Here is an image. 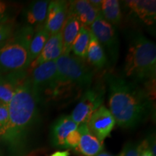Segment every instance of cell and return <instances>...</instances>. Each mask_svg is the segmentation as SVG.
Instances as JSON below:
<instances>
[{
    "label": "cell",
    "instance_id": "obj_1",
    "mask_svg": "<svg viewBox=\"0 0 156 156\" xmlns=\"http://www.w3.org/2000/svg\"><path fill=\"white\" fill-rule=\"evenodd\" d=\"M105 80L108 87V110L117 125L134 128L147 119L153 110V100L144 88L112 73H107Z\"/></svg>",
    "mask_w": 156,
    "mask_h": 156
},
{
    "label": "cell",
    "instance_id": "obj_2",
    "mask_svg": "<svg viewBox=\"0 0 156 156\" xmlns=\"http://www.w3.org/2000/svg\"><path fill=\"white\" fill-rule=\"evenodd\" d=\"M38 103L30 79L26 77L17 87L7 106L9 128L3 140L14 151L24 145L30 129L38 122Z\"/></svg>",
    "mask_w": 156,
    "mask_h": 156
},
{
    "label": "cell",
    "instance_id": "obj_3",
    "mask_svg": "<svg viewBox=\"0 0 156 156\" xmlns=\"http://www.w3.org/2000/svg\"><path fill=\"white\" fill-rule=\"evenodd\" d=\"M124 73L126 80L137 85L155 80V43L140 33H133L129 38Z\"/></svg>",
    "mask_w": 156,
    "mask_h": 156
},
{
    "label": "cell",
    "instance_id": "obj_4",
    "mask_svg": "<svg viewBox=\"0 0 156 156\" xmlns=\"http://www.w3.org/2000/svg\"><path fill=\"white\" fill-rule=\"evenodd\" d=\"M34 34V27L23 26L0 45V76L25 75L30 65V45Z\"/></svg>",
    "mask_w": 156,
    "mask_h": 156
},
{
    "label": "cell",
    "instance_id": "obj_5",
    "mask_svg": "<svg viewBox=\"0 0 156 156\" xmlns=\"http://www.w3.org/2000/svg\"><path fill=\"white\" fill-rule=\"evenodd\" d=\"M55 62L60 84L69 90L77 88L85 91L90 87L93 73L83 59L70 54H62Z\"/></svg>",
    "mask_w": 156,
    "mask_h": 156
},
{
    "label": "cell",
    "instance_id": "obj_6",
    "mask_svg": "<svg viewBox=\"0 0 156 156\" xmlns=\"http://www.w3.org/2000/svg\"><path fill=\"white\" fill-rule=\"evenodd\" d=\"M29 79L39 103L56 100L58 81L55 61L36 66Z\"/></svg>",
    "mask_w": 156,
    "mask_h": 156
},
{
    "label": "cell",
    "instance_id": "obj_7",
    "mask_svg": "<svg viewBox=\"0 0 156 156\" xmlns=\"http://www.w3.org/2000/svg\"><path fill=\"white\" fill-rule=\"evenodd\" d=\"M90 32L107 52L112 63H116L119 54V41L114 26L106 22L101 14L91 24Z\"/></svg>",
    "mask_w": 156,
    "mask_h": 156
},
{
    "label": "cell",
    "instance_id": "obj_8",
    "mask_svg": "<svg viewBox=\"0 0 156 156\" xmlns=\"http://www.w3.org/2000/svg\"><path fill=\"white\" fill-rule=\"evenodd\" d=\"M104 93L102 85L90 87L84 91L80 100L70 116L77 126L87 124L93 113L102 106Z\"/></svg>",
    "mask_w": 156,
    "mask_h": 156
},
{
    "label": "cell",
    "instance_id": "obj_9",
    "mask_svg": "<svg viewBox=\"0 0 156 156\" xmlns=\"http://www.w3.org/2000/svg\"><path fill=\"white\" fill-rule=\"evenodd\" d=\"M86 124L90 133L103 142L110 135L116 122L110 111L101 106L93 113Z\"/></svg>",
    "mask_w": 156,
    "mask_h": 156
},
{
    "label": "cell",
    "instance_id": "obj_10",
    "mask_svg": "<svg viewBox=\"0 0 156 156\" xmlns=\"http://www.w3.org/2000/svg\"><path fill=\"white\" fill-rule=\"evenodd\" d=\"M69 2L63 0L50 1L44 28L50 36L61 32L67 17Z\"/></svg>",
    "mask_w": 156,
    "mask_h": 156
},
{
    "label": "cell",
    "instance_id": "obj_11",
    "mask_svg": "<svg viewBox=\"0 0 156 156\" xmlns=\"http://www.w3.org/2000/svg\"><path fill=\"white\" fill-rule=\"evenodd\" d=\"M132 18L145 25H153L155 22L156 2L154 0H130L124 2Z\"/></svg>",
    "mask_w": 156,
    "mask_h": 156
},
{
    "label": "cell",
    "instance_id": "obj_12",
    "mask_svg": "<svg viewBox=\"0 0 156 156\" xmlns=\"http://www.w3.org/2000/svg\"><path fill=\"white\" fill-rule=\"evenodd\" d=\"M101 14L100 9L87 0H76L70 1L68 4V14L75 16L81 25L90 27Z\"/></svg>",
    "mask_w": 156,
    "mask_h": 156
},
{
    "label": "cell",
    "instance_id": "obj_13",
    "mask_svg": "<svg viewBox=\"0 0 156 156\" xmlns=\"http://www.w3.org/2000/svg\"><path fill=\"white\" fill-rule=\"evenodd\" d=\"M63 53V44H62V33L59 32L50 36L44 48L34 62L30 64V67L34 68L39 64L45 62L56 61Z\"/></svg>",
    "mask_w": 156,
    "mask_h": 156
},
{
    "label": "cell",
    "instance_id": "obj_14",
    "mask_svg": "<svg viewBox=\"0 0 156 156\" xmlns=\"http://www.w3.org/2000/svg\"><path fill=\"white\" fill-rule=\"evenodd\" d=\"M80 140L76 151L83 156H96L103 150V142L90 133L86 124L78 126Z\"/></svg>",
    "mask_w": 156,
    "mask_h": 156
},
{
    "label": "cell",
    "instance_id": "obj_15",
    "mask_svg": "<svg viewBox=\"0 0 156 156\" xmlns=\"http://www.w3.org/2000/svg\"><path fill=\"white\" fill-rule=\"evenodd\" d=\"M78 127L70 116H62L54 123L51 132V139L54 146L64 148L65 138L70 132Z\"/></svg>",
    "mask_w": 156,
    "mask_h": 156
},
{
    "label": "cell",
    "instance_id": "obj_16",
    "mask_svg": "<svg viewBox=\"0 0 156 156\" xmlns=\"http://www.w3.org/2000/svg\"><path fill=\"white\" fill-rule=\"evenodd\" d=\"M26 75L0 76V103L8 106L17 87L26 78Z\"/></svg>",
    "mask_w": 156,
    "mask_h": 156
},
{
    "label": "cell",
    "instance_id": "obj_17",
    "mask_svg": "<svg viewBox=\"0 0 156 156\" xmlns=\"http://www.w3.org/2000/svg\"><path fill=\"white\" fill-rule=\"evenodd\" d=\"M81 24L75 16L67 15V17L61 31L63 44L62 54H70L73 43L77 36Z\"/></svg>",
    "mask_w": 156,
    "mask_h": 156
},
{
    "label": "cell",
    "instance_id": "obj_18",
    "mask_svg": "<svg viewBox=\"0 0 156 156\" xmlns=\"http://www.w3.org/2000/svg\"><path fill=\"white\" fill-rule=\"evenodd\" d=\"M50 1L48 0H38L30 4L26 9L25 17L28 23L36 26H43L46 21L48 7Z\"/></svg>",
    "mask_w": 156,
    "mask_h": 156
},
{
    "label": "cell",
    "instance_id": "obj_19",
    "mask_svg": "<svg viewBox=\"0 0 156 156\" xmlns=\"http://www.w3.org/2000/svg\"><path fill=\"white\" fill-rule=\"evenodd\" d=\"M86 58L90 63L98 69H103L108 63V58L103 46L92 34L87 48Z\"/></svg>",
    "mask_w": 156,
    "mask_h": 156
},
{
    "label": "cell",
    "instance_id": "obj_20",
    "mask_svg": "<svg viewBox=\"0 0 156 156\" xmlns=\"http://www.w3.org/2000/svg\"><path fill=\"white\" fill-rule=\"evenodd\" d=\"M101 15L106 22L113 26L120 24L122 18L120 2L117 0H103Z\"/></svg>",
    "mask_w": 156,
    "mask_h": 156
},
{
    "label": "cell",
    "instance_id": "obj_21",
    "mask_svg": "<svg viewBox=\"0 0 156 156\" xmlns=\"http://www.w3.org/2000/svg\"><path fill=\"white\" fill-rule=\"evenodd\" d=\"M50 34L44 28V26L37 27L34 30V34L30 45V64L36 59L40 55L45 44L49 38Z\"/></svg>",
    "mask_w": 156,
    "mask_h": 156
},
{
    "label": "cell",
    "instance_id": "obj_22",
    "mask_svg": "<svg viewBox=\"0 0 156 156\" xmlns=\"http://www.w3.org/2000/svg\"><path fill=\"white\" fill-rule=\"evenodd\" d=\"M91 32L87 27L81 25L77 36L73 43L72 51L76 57L85 59L87 56V48L90 40Z\"/></svg>",
    "mask_w": 156,
    "mask_h": 156
},
{
    "label": "cell",
    "instance_id": "obj_23",
    "mask_svg": "<svg viewBox=\"0 0 156 156\" xmlns=\"http://www.w3.org/2000/svg\"><path fill=\"white\" fill-rule=\"evenodd\" d=\"M8 107L0 103V137L4 139L9 128Z\"/></svg>",
    "mask_w": 156,
    "mask_h": 156
},
{
    "label": "cell",
    "instance_id": "obj_24",
    "mask_svg": "<svg viewBox=\"0 0 156 156\" xmlns=\"http://www.w3.org/2000/svg\"><path fill=\"white\" fill-rule=\"evenodd\" d=\"M13 34V24L8 20L0 22V45L2 44Z\"/></svg>",
    "mask_w": 156,
    "mask_h": 156
},
{
    "label": "cell",
    "instance_id": "obj_25",
    "mask_svg": "<svg viewBox=\"0 0 156 156\" xmlns=\"http://www.w3.org/2000/svg\"><path fill=\"white\" fill-rule=\"evenodd\" d=\"M80 133L77 129L70 132L65 138L64 148H72L75 150L80 143Z\"/></svg>",
    "mask_w": 156,
    "mask_h": 156
},
{
    "label": "cell",
    "instance_id": "obj_26",
    "mask_svg": "<svg viewBox=\"0 0 156 156\" xmlns=\"http://www.w3.org/2000/svg\"><path fill=\"white\" fill-rule=\"evenodd\" d=\"M119 156H139V143L133 142H126Z\"/></svg>",
    "mask_w": 156,
    "mask_h": 156
},
{
    "label": "cell",
    "instance_id": "obj_27",
    "mask_svg": "<svg viewBox=\"0 0 156 156\" xmlns=\"http://www.w3.org/2000/svg\"><path fill=\"white\" fill-rule=\"evenodd\" d=\"M139 156H153L150 150L147 139L139 144Z\"/></svg>",
    "mask_w": 156,
    "mask_h": 156
},
{
    "label": "cell",
    "instance_id": "obj_28",
    "mask_svg": "<svg viewBox=\"0 0 156 156\" xmlns=\"http://www.w3.org/2000/svg\"><path fill=\"white\" fill-rule=\"evenodd\" d=\"M7 9V5L4 2L0 1V22L6 20L5 12Z\"/></svg>",
    "mask_w": 156,
    "mask_h": 156
},
{
    "label": "cell",
    "instance_id": "obj_29",
    "mask_svg": "<svg viewBox=\"0 0 156 156\" xmlns=\"http://www.w3.org/2000/svg\"><path fill=\"white\" fill-rule=\"evenodd\" d=\"M89 2H90L91 5L94 6L95 8H97L98 9H100L101 10V5H102L103 0H90V1Z\"/></svg>",
    "mask_w": 156,
    "mask_h": 156
},
{
    "label": "cell",
    "instance_id": "obj_30",
    "mask_svg": "<svg viewBox=\"0 0 156 156\" xmlns=\"http://www.w3.org/2000/svg\"><path fill=\"white\" fill-rule=\"evenodd\" d=\"M70 153L68 151H56L55 153H52L50 156H69Z\"/></svg>",
    "mask_w": 156,
    "mask_h": 156
},
{
    "label": "cell",
    "instance_id": "obj_31",
    "mask_svg": "<svg viewBox=\"0 0 156 156\" xmlns=\"http://www.w3.org/2000/svg\"><path fill=\"white\" fill-rule=\"evenodd\" d=\"M96 156H112V155H111L110 154L106 153H99L98 155H96Z\"/></svg>",
    "mask_w": 156,
    "mask_h": 156
}]
</instances>
